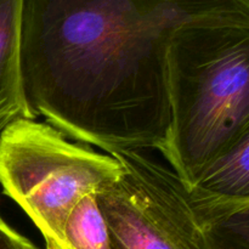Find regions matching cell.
<instances>
[{"label":"cell","mask_w":249,"mask_h":249,"mask_svg":"<svg viewBox=\"0 0 249 249\" xmlns=\"http://www.w3.org/2000/svg\"><path fill=\"white\" fill-rule=\"evenodd\" d=\"M63 249H112L96 194L83 197L66 219Z\"/></svg>","instance_id":"cell-7"},{"label":"cell","mask_w":249,"mask_h":249,"mask_svg":"<svg viewBox=\"0 0 249 249\" xmlns=\"http://www.w3.org/2000/svg\"><path fill=\"white\" fill-rule=\"evenodd\" d=\"M29 249H40V248L36 247V246H34L33 243H32L31 247H29ZM45 249H57V248H56V246L53 245V242H50V241H45Z\"/></svg>","instance_id":"cell-9"},{"label":"cell","mask_w":249,"mask_h":249,"mask_svg":"<svg viewBox=\"0 0 249 249\" xmlns=\"http://www.w3.org/2000/svg\"><path fill=\"white\" fill-rule=\"evenodd\" d=\"M23 0H0V133L18 119H36L21 70Z\"/></svg>","instance_id":"cell-6"},{"label":"cell","mask_w":249,"mask_h":249,"mask_svg":"<svg viewBox=\"0 0 249 249\" xmlns=\"http://www.w3.org/2000/svg\"><path fill=\"white\" fill-rule=\"evenodd\" d=\"M169 140L186 187L249 131V0H202L167 48Z\"/></svg>","instance_id":"cell-2"},{"label":"cell","mask_w":249,"mask_h":249,"mask_svg":"<svg viewBox=\"0 0 249 249\" xmlns=\"http://www.w3.org/2000/svg\"><path fill=\"white\" fill-rule=\"evenodd\" d=\"M187 190L198 220L249 206V131Z\"/></svg>","instance_id":"cell-5"},{"label":"cell","mask_w":249,"mask_h":249,"mask_svg":"<svg viewBox=\"0 0 249 249\" xmlns=\"http://www.w3.org/2000/svg\"><path fill=\"white\" fill-rule=\"evenodd\" d=\"M121 164L71 142L53 125L18 119L0 133V185L39 229L63 249V228L78 202L118 179Z\"/></svg>","instance_id":"cell-3"},{"label":"cell","mask_w":249,"mask_h":249,"mask_svg":"<svg viewBox=\"0 0 249 249\" xmlns=\"http://www.w3.org/2000/svg\"><path fill=\"white\" fill-rule=\"evenodd\" d=\"M118 179L96 194L112 249H207L189 190L179 175L141 151L108 152Z\"/></svg>","instance_id":"cell-4"},{"label":"cell","mask_w":249,"mask_h":249,"mask_svg":"<svg viewBox=\"0 0 249 249\" xmlns=\"http://www.w3.org/2000/svg\"><path fill=\"white\" fill-rule=\"evenodd\" d=\"M32 242L7 225L0 216V249H29Z\"/></svg>","instance_id":"cell-8"},{"label":"cell","mask_w":249,"mask_h":249,"mask_svg":"<svg viewBox=\"0 0 249 249\" xmlns=\"http://www.w3.org/2000/svg\"><path fill=\"white\" fill-rule=\"evenodd\" d=\"M202 0H23L21 70L36 116L113 150L169 140L167 48Z\"/></svg>","instance_id":"cell-1"}]
</instances>
